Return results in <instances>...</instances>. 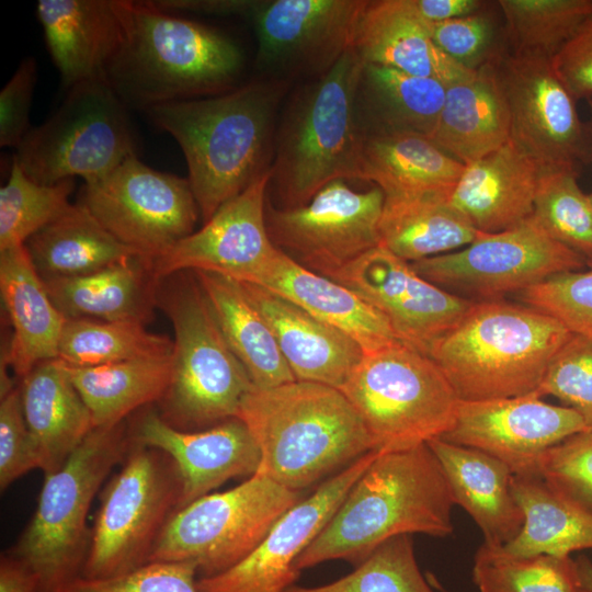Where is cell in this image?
Returning a JSON list of instances; mask_svg holds the SVG:
<instances>
[{"label": "cell", "mask_w": 592, "mask_h": 592, "mask_svg": "<svg viewBox=\"0 0 592 592\" xmlns=\"http://www.w3.org/2000/svg\"><path fill=\"white\" fill-rule=\"evenodd\" d=\"M460 505L483 534V543L503 546L517 536L524 514L512 492L513 473L496 457L441 437L428 442Z\"/></svg>", "instance_id": "29"}, {"label": "cell", "mask_w": 592, "mask_h": 592, "mask_svg": "<svg viewBox=\"0 0 592 592\" xmlns=\"http://www.w3.org/2000/svg\"><path fill=\"white\" fill-rule=\"evenodd\" d=\"M39 466V456L24 419L18 386L1 397L0 401L1 490Z\"/></svg>", "instance_id": "51"}, {"label": "cell", "mask_w": 592, "mask_h": 592, "mask_svg": "<svg viewBox=\"0 0 592 592\" xmlns=\"http://www.w3.org/2000/svg\"><path fill=\"white\" fill-rule=\"evenodd\" d=\"M270 171L224 203L197 230L152 261L157 281L183 271H204L253 283L277 251L266 225Z\"/></svg>", "instance_id": "21"}, {"label": "cell", "mask_w": 592, "mask_h": 592, "mask_svg": "<svg viewBox=\"0 0 592 592\" xmlns=\"http://www.w3.org/2000/svg\"><path fill=\"white\" fill-rule=\"evenodd\" d=\"M363 66L352 47L292 95L276 129L269 182L284 208L308 203L333 180H361L365 136L355 93Z\"/></svg>", "instance_id": "6"}, {"label": "cell", "mask_w": 592, "mask_h": 592, "mask_svg": "<svg viewBox=\"0 0 592 592\" xmlns=\"http://www.w3.org/2000/svg\"><path fill=\"white\" fill-rule=\"evenodd\" d=\"M197 572L191 561H149L114 577L78 576L56 592H200Z\"/></svg>", "instance_id": "48"}, {"label": "cell", "mask_w": 592, "mask_h": 592, "mask_svg": "<svg viewBox=\"0 0 592 592\" xmlns=\"http://www.w3.org/2000/svg\"><path fill=\"white\" fill-rule=\"evenodd\" d=\"M384 202L377 186L358 192L344 179L333 180L301 206L267 212L269 235L300 264L328 276L380 244Z\"/></svg>", "instance_id": "16"}, {"label": "cell", "mask_w": 592, "mask_h": 592, "mask_svg": "<svg viewBox=\"0 0 592 592\" xmlns=\"http://www.w3.org/2000/svg\"><path fill=\"white\" fill-rule=\"evenodd\" d=\"M129 109L104 80L70 89L55 113L32 127L13 159L41 184L99 180L136 155Z\"/></svg>", "instance_id": "10"}, {"label": "cell", "mask_w": 592, "mask_h": 592, "mask_svg": "<svg viewBox=\"0 0 592 592\" xmlns=\"http://www.w3.org/2000/svg\"><path fill=\"white\" fill-rule=\"evenodd\" d=\"M64 365L94 428L118 425L136 409L160 401L172 378V355L96 366Z\"/></svg>", "instance_id": "39"}, {"label": "cell", "mask_w": 592, "mask_h": 592, "mask_svg": "<svg viewBox=\"0 0 592 592\" xmlns=\"http://www.w3.org/2000/svg\"><path fill=\"white\" fill-rule=\"evenodd\" d=\"M535 392L560 399L592 429V338L572 334L554 356Z\"/></svg>", "instance_id": "47"}, {"label": "cell", "mask_w": 592, "mask_h": 592, "mask_svg": "<svg viewBox=\"0 0 592 592\" xmlns=\"http://www.w3.org/2000/svg\"><path fill=\"white\" fill-rule=\"evenodd\" d=\"M545 170L510 139L496 151L465 166L448 203L479 232L512 228L533 215Z\"/></svg>", "instance_id": "25"}, {"label": "cell", "mask_w": 592, "mask_h": 592, "mask_svg": "<svg viewBox=\"0 0 592 592\" xmlns=\"http://www.w3.org/2000/svg\"><path fill=\"white\" fill-rule=\"evenodd\" d=\"M173 341L128 321L67 319L58 358L71 366H96L139 358L170 357Z\"/></svg>", "instance_id": "40"}, {"label": "cell", "mask_w": 592, "mask_h": 592, "mask_svg": "<svg viewBox=\"0 0 592 592\" xmlns=\"http://www.w3.org/2000/svg\"><path fill=\"white\" fill-rule=\"evenodd\" d=\"M539 475L560 494L592 514V429L550 448Z\"/></svg>", "instance_id": "49"}, {"label": "cell", "mask_w": 592, "mask_h": 592, "mask_svg": "<svg viewBox=\"0 0 592 592\" xmlns=\"http://www.w3.org/2000/svg\"><path fill=\"white\" fill-rule=\"evenodd\" d=\"M300 500L301 491L257 471L232 489L177 509L160 532L149 561H191L202 577L224 572L246 558Z\"/></svg>", "instance_id": "11"}, {"label": "cell", "mask_w": 592, "mask_h": 592, "mask_svg": "<svg viewBox=\"0 0 592 592\" xmlns=\"http://www.w3.org/2000/svg\"><path fill=\"white\" fill-rule=\"evenodd\" d=\"M193 273L228 345L254 388L265 389L296 380L271 327L247 298L240 283L210 272Z\"/></svg>", "instance_id": "35"}, {"label": "cell", "mask_w": 592, "mask_h": 592, "mask_svg": "<svg viewBox=\"0 0 592 592\" xmlns=\"http://www.w3.org/2000/svg\"><path fill=\"white\" fill-rule=\"evenodd\" d=\"M284 592H443L418 566L411 535L395 536L358 562L346 576L317 587L291 585Z\"/></svg>", "instance_id": "43"}, {"label": "cell", "mask_w": 592, "mask_h": 592, "mask_svg": "<svg viewBox=\"0 0 592 592\" xmlns=\"http://www.w3.org/2000/svg\"><path fill=\"white\" fill-rule=\"evenodd\" d=\"M123 35L105 82L129 110L227 93L244 57L226 34L158 7L117 0Z\"/></svg>", "instance_id": "2"}, {"label": "cell", "mask_w": 592, "mask_h": 592, "mask_svg": "<svg viewBox=\"0 0 592 592\" xmlns=\"http://www.w3.org/2000/svg\"><path fill=\"white\" fill-rule=\"evenodd\" d=\"M0 592H41L38 576L14 556L0 561Z\"/></svg>", "instance_id": "55"}, {"label": "cell", "mask_w": 592, "mask_h": 592, "mask_svg": "<svg viewBox=\"0 0 592 592\" xmlns=\"http://www.w3.org/2000/svg\"><path fill=\"white\" fill-rule=\"evenodd\" d=\"M353 49L364 64L435 78L446 84L469 70L440 50L410 0L367 1L357 23Z\"/></svg>", "instance_id": "30"}, {"label": "cell", "mask_w": 592, "mask_h": 592, "mask_svg": "<svg viewBox=\"0 0 592 592\" xmlns=\"http://www.w3.org/2000/svg\"><path fill=\"white\" fill-rule=\"evenodd\" d=\"M514 53L553 58L592 16V0H500Z\"/></svg>", "instance_id": "42"}, {"label": "cell", "mask_w": 592, "mask_h": 592, "mask_svg": "<svg viewBox=\"0 0 592 592\" xmlns=\"http://www.w3.org/2000/svg\"><path fill=\"white\" fill-rule=\"evenodd\" d=\"M327 277L378 310L400 343L428 356L475 301L425 280L380 244Z\"/></svg>", "instance_id": "18"}, {"label": "cell", "mask_w": 592, "mask_h": 592, "mask_svg": "<svg viewBox=\"0 0 592 592\" xmlns=\"http://www.w3.org/2000/svg\"><path fill=\"white\" fill-rule=\"evenodd\" d=\"M73 180L41 184L31 180L12 158L10 175L0 189V251L24 246L71 203Z\"/></svg>", "instance_id": "44"}, {"label": "cell", "mask_w": 592, "mask_h": 592, "mask_svg": "<svg viewBox=\"0 0 592 592\" xmlns=\"http://www.w3.org/2000/svg\"><path fill=\"white\" fill-rule=\"evenodd\" d=\"M156 304L173 331L172 378L159 401L171 426L192 431L238 417L254 388L191 271L157 281Z\"/></svg>", "instance_id": "7"}, {"label": "cell", "mask_w": 592, "mask_h": 592, "mask_svg": "<svg viewBox=\"0 0 592 592\" xmlns=\"http://www.w3.org/2000/svg\"><path fill=\"white\" fill-rule=\"evenodd\" d=\"M287 87L285 80L261 78L220 95L145 112L182 149L203 224L270 171L277 110Z\"/></svg>", "instance_id": "1"}, {"label": "cell", "mask_w": 592, "mask_h": 592, "mask_svg": "<svg viewBox=\"0 0 592 592\" xmlns=\"http://www.w3.org/2000/svg\"><path fill=\"white\" fill-rule=\"evenodd\" d=\"M151 267V261L134 255L89 274L43 282L67 319L146 325L157 307V282Z\"/></svg>", "instance_id": "32"}, {"label": "cell", "mask_w": 592, "mask_h": 592, "mask_svg": "<svg viewBox=\"0 0 592 592\" xmlns=\"http://www.w3.org/2000/svg\"><path fill=\"white\" fill-rule=\"evenodd\" d=\"M511 118L510 139L545 169H574L592 157L576 100L550 58L514 53L498 68Z\"/></svg>", "instance_id": "17"}, {"label": "cell", "mask_w": 592, "mask_h": 592, "mask_svg": "<svg viewBox=\"0 0 592 592\" xmlns=\"http://www.w3.org/2000/svg\"><path fill=\"white\" fill-rule=\"evenodd\" d=\"M426 24L434 44L459 66L477 69L493 62L496 29L481 11Z\"/></svg>", "instance_id": "50"}, {"label": "cell", "mask_w": 592, "mask_h": 592, "mask_svg": "<svg viewBox=\"0 0 592 592\" xmlns=\"http://www.w3.org/2000/svg\"><path fill=\"white\" fill-rule=\"evenodd\" d=\"M536 392L479 401L459 400L454 423L441 439L482 451L513 475H539L544 455L587 424L572 408L542 400Z\"/></svg>", "instance_id": "19"}, {"label": "cell", "mask_w": 592, "mask_h": 592, "mask_svg": "<svg viewBox=\"0 0 592 592\" xmlns=\"http://www.w3.org/2000/svg\"><path fill=\"white\" fill-rule=\"evenodd\" d=\"M24 419L45 476L57 471L92 431L90 411L59 358L37 364L20 384Z\"/></svg>", "instance_id": "31"}, {"label": "cell", "mask_w": 592, "mask_h": 592, "mask_svg": "<svg viewBox=\"0 0 592 592\" xmlns=\"http://www.w3.org/2000/svg\"><path fill=\"white\" fill-rule=\"evenodd\" d=\"M36 82L33 57L21 61L0 91V146L18 148L31 129L29 115Z\"/></svg>", "instance_id": "52"}, {"label": "cell", "mask_w": 592, "mask_h": 592, "mask_svg": "<svg viewBox=\"0 0 592 592\" xmlns=\"http://www.w3.org/2000/svg\"><path fill=\"white\" fill-rule=\"evenodd\" d=\"M587 271L555 274L519 293L523 304L559 321L572 334L592 338V258Z\"/></svg>", "instance_id": "46"}, {"label": "cell", "mask_w": 592, "mask_h": 592, "mask_svg": "<svg viewBox=\"0 0 592 592\" xmlns=\"http://www.w3.org/2000/svg\"><path fill=\"white\" fill-rule=\"evenodd\" d=\"M367 0H250L257 68L264 78H318L353 47Z\"/></svg>", "instance_id": "15"}, {"label": "cell", "mask_w": 592, "mask_h": 592, "mask_svg": "<svg viewBox=\"0 0 592 592\" xmlns=\"http://www.w3.org/2000/svg\"><path fill=\"white\" fill-rule=\"evenodd\" d=\"M479 234L448 195L385 196L380 246L407 262L456 251Z\"/></svg>", "instance_id": "36"}, {"label": "cell", "mask_w": 592, "mask_h": 592, "mask_svg": "<svg viewBox=\"0 0 592 592\" xmlns=\"http://www.w3.org/2000/svg\"><path fill=\"white\" fill-rule=\"evenodd\" d=\"M372 451L322 482L286 511L259 545L228 570L197 579L200 592H284L297 580L294 563L377 456Z\"/></svg>", "instance_id": "20"}, {"label": "cell", "mask_w": 592, "mask_h": 592, "mask_svg": "<svg viewBox=\"0 0 592 592\" xmlns=\"http://www.w3.org/2000/svg\"><path fill=\"white\" fill-rule=\"evenodd\" d=\"M533 216L556 240L592 258V204L578 184L574 169L544 171Z\"/></svg>", "instance_id": "45"}, {"label": "cell", "mask_w": 592, "mask_h": 592, "mask_svg": "<svg viewBox=\"0 0 592 592\" xmlns=\"http://www.w3.org/2000/svg\"><path fill=\"white\" fill-rule=\"evenodd\" d=\"M36 15L67 90L104 80L123 35L117 0H39Z\"/></svg>", "instance_id": "24"}, {"label": "cell", "mask_w": 592, "mask_h": 592, "mask_svg": "<svg viewBox=\"0 0 592 592\" xmlns=\"http://www.w3.org/2000/svg\"><path fill=\"white\" fill-rule=\"evenodd\" d=\"M464 170L424 135L395 132L364 141L361 180L374 182L385 196L449 195Z\"/></svg>", "instance_id": "34"}, {"label": "cell", "mask_w": 592, "mask_h": 592, "mask_svg": "<svg viewBox=\"0 0 592 592\" xmlns=\"http://www.w3.org/2000/svg\"><path fill=\"white\" fill-rule=\"evenodd\" d=\"M78 203L121 243L151 262L194 232L201 217L187 178L152 169L137 155L84 183Z\"/></svg>", "instance_id": "13"}, {"label": "cell", "mask_w": 592, "mask_h": 592, "mask_svg": "<svg viewBox=\"0 0 592 592\" xmlns=\"http://www.w3.org/2000/svg\"><path fill=\"white\" fill-rule=\"evenodd\" d=\"M442 591H443V592H446L443 588H442Z\"/></svg>", "instance_id": "59"}, {"label": "cell", "mask_w": 592, "mask_h": 592, "mask_svg": "<svg viewBox=\"0 0 592 592\" xmlns=\"http://www.w3.org/2000/svg\"><path fill=\"white\" fill-rule=\"evenodd\" d=\"M169 459L134 443L122 469L103 489L80 576L114 577L149 561L180 500V478Z\"/></svg>", "instance_id": "12"}, {"label": "cell", "mask_w": 592, "mask_h": 592, "mask_svg": "<svg viewBox=\"0 0 592 592\" xmlns=\"http://www.w3.org/2000/svg\"><path fill=\"white\" fill-rule=\"evenodd\" d=\"M377 452L428 444L452 428L459 398L428 355L398 342L364 353L340 389Z\"/></svg>", "instance_id": "8"}, {"label": "cell", "mask_w": 592, "mask_h": 592, "mask_svg": "<svg viewBox=\"0 0 592 592\" xmlns=\"http://www.w3.org/2000/svg\"><path fill=\"white\" fill-rule=\"evenodd\" d=\"M584 264L585 257L553 238L532 215L512 228L480 232L462 249L412 262L411 266L431 283L478 301L519 294Z\"/></svg>", "instance_id": "14"}, {"label": "cell", "mask_w": 592, "mask_h": 592, "mask_svg": "<svg viewBox=\"0 0 592 592\" xmlns=\"http://www.w3.org/2000/svg\"><path fill=\"white\" fill-rule=\"evenodd\" d=\"M129 441L124 422L93 428L64 465L45 476L36 511L12 555L38 576L41 592H56L80 576L90 505Z\"/></svg>", "instance_id": "9"}, {"label": "cell", "mask_w": 592, "mask_h": 592, "mask_svg": "<svg viewBox=\"0 0 592 592\" xmlns=\"http://www.w3.org/2000/svg\"><path fill=\"white\" fill-rule=\"evenodd\" d=\"M550 60L574 100L592 99V16Z\"/></svg>", "instance_id": "53"}, {"label": "cell", "mask_w": 592, "mask_h": 592, "mask_svg": "<svg viewBox=\"0 0 592 592\" xmlns=\"http://www.w3.org/2000/svg\"><path fill=\"white\" fill-rule=\"evenodd\" d=\"M237 419L260 448L258 471L294 491L375 451L350 400L325 384L294 380L253 388Z\"/></svg>", "instance_id": "4"}, {"label": "cell", "mask_w": 592, "mask_h": 592, "mask_svg": "<svg viewBox=\"0 0 592 592\" xmlns=\"http://www.w3.org/2000/svg\"><path fill=\"white\" fill-rule=\"evenodd\" d=\"M130 440L172 459L181 485L178 509L230 478L252 476L261 463L257 441L237 418L205 430L184 431L168 424L159 412L148 410L136 421Z\"/></svg>", "instance_id": "22"}, {"label": "cell", "mask_w": 592, "mask_h": 592, "mask_svg": "<svg viewBox=\"0 0 592 592\" xmlns=\"http://www.w3.org/2000/svg\"><path fill=\"white\" fill-rule=\"evenodd\" d=\"M0 293L12 335L1 358L21 379L37 364L58 358L67 318L47 294L24 246L0 251Z\"/></svg>", "instance_id": "27"}, {"label": "cell", "mask_w": 592, "mask_h": 592, "mask_svg": "<svg viewBox=\"0 0 592 592\" xmlns=\"http://www.w3.org/2000/svg\"><path fill=\"white\" fill-rule=\"evenodd\" d=\"M240 285L271 327L296 380L341 389L364 355L360 344L341 330L260 285Z\"/></svg>", "instance_id": "23"}, {"label": "cell", "mask_w": 592, "mask_h": 592, "mask_svg": "<svg viewBox=\"0 0 592 592\" xmlns=\"http://www.w3.org/2000/svg\"><path fill=\"white\" fill-rule=\"evenodd\" d=\"M24 247L42 280L89 274L138 255L78 202L30 237Z\"/></svg>", "instance_id": "37"}, {"label": "cell", "mask_w": 592, "mask_h": 592, "mask_svg": "<svg viewBox=\"0 0 592 592\" xmlns=\"http://www.w3.org/2000/svg\"><path fill=\"white\" fill-rule=\"evenodd\" d=\"M447 84L398 69L364 64L355 109L366 137L408 132L429 137L445 103Z\"/></svg>", "instance_id": "33"}, {"label": "cell", "mask_w": 592, "mask_h": 592, "mask_svg": "<svg viewBox=\"0 0 592 592\" xmlns=\"http://www.w3.org/2000/svg\"><path fill=\"white\" fill-rule=\"evenodd\" d=\"M577 570L587 592H592V561L587 556L576 560Z\"/></svg>", "instance_id": "56"}, {"label": "cell", "mask_w": 592, "mask_h": 592, "mask_svg": "<svg viewBox=\"0 0 592 592\" xmlns=\"http://www.w3.org/2000/svg\"><path fill=\"white\" fill-rule=\"evenodd\" d=\"M512 492L523 514L520 533L503 550L515 557H570L592 548V514L556 491L540 475H513Z\"/></svg>", "instance_id": "38"}, {"label": "cell", "mask_w": 592, "mask_h": 592, "mask_svg": "<svg viewBox=\"0 0 592 592\" xmlns=\"http://www.w3.org/2000/svg\"><path fill=\"white\" fill-rule=\"evenodd\" d=\"M589 197H590V201H591V204H592V191L589 193Z\"/></svg>", "instance_id": "58"}, {"label": "cell", "mask_w": 592, "mask_h": 592, "mask_svg": "<svg viewBox=\"0 0 592 592\" xmlns=\"http://www.w3.org/2000/svg\"><path fill=\"white\" fill-rule=\"evenodd\" d=\"M455 501L428 444L378 452L329 522L294 563L298 572L329 560L354 566L399 535L446 537Z\"/></svg>", "instance_id": "3"}, {"label": "cell", "mask_w": 592, "mask_h": 592, "mask_svg": "<svg viewBox=\"0 0 592 592\" xmlns=\"http://www.w3.org/2000/svg\"><path fill=\"white\" fill-rule=\"evenodd\" d=\"M511 118L494 62L469 69L446 88L445 103L429 138L469 164L510 140Z\"/></svg>", "instance_id": "28"}, {"label": "cell", "mask_w": 592, "mask_h": 592, "mask_svg": "<svg viewBox=\"0 0 592 592\" xmlns=\"http://www.w3.org/2000/svg\"><path fill=\"white\" fill-rule=\"evenodd\" d=\"M572 333L549 315L501 299L474 301L429 356L459 400L535 392Z\"/></svg>", "instance_id": "5"}, {"label": "cell", "mask_w": 592, "mask_h": 592, "mask_svg": "<svg viewBox=\"0 0 592 592\" xmlns=\"http://www.w3.org/2000/svg\"><path fill=\"white\" fill-rule=\"evenodd\" d=\"M251 284L291 300L346 333L364 353L399 342L387 319L356 293L307 269L280 248Z\"/></svg>", "instance_id": "26"}, {"label": "cell", "mask_w": 592, "mask_h": 592, "mask_svg": "<svg viewBox=\"0 0 592 592\" xmlns=\"http://www.w3.org/2000/svg\"><path fill=\"white\" fill-rule=\"evenodd\" d=\"M415 12L429 23H439L481 11L480 0H410Z\"/></svg>", "instance_id": "54"}, {"label": "cell", "mask_w": 592, "mask_h": 592, "mask_svg": "<svg viewBox=\"0 0 592 592\" xmlns=\"http://www.w3.org/2000/svg\"><path fill=\"white\" fill-rule=\"evenodd\" d=\"M473 581L479 592H587L570 557H515L487 543L475 554Z\"/></svg>", "instance_id": "41"}, {"label": "cell", "mask_w": 592, "mask_h": 592, "mask_svg": "<svg viewBox=\"0 0 592 592\" xmlns=\"http://www.w3.org/2000/svg\"><path fill=\"white\" fill-rule=\"evenodd\" d=\"M589 105H590L591 113H592V99L589 100Z\"/></svg>", "instance_id": "57"}]
</instances>
